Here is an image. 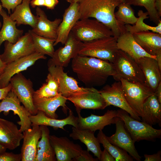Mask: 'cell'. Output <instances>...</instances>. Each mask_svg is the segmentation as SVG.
<instances>
[{
    "mask_svg": "<svg viewBox=\"0 0 161 161\" xmlns=\"http://www.w3.org/2000/svg\"><path fill=\"white\" fill-rule=\"evenodd\" d=\"M71 68L79 80L88 88L100 86L115 73L112 63L78 55L72 59Z\"/></svg>",
    "mask_w": 161,
    "mask_h": 161,
    "instance_id": "1",
    "label": "cell"
},
{
    "mask_svg": "<svg viewBox=\"0 0 161 161\" xmlns=\"http://www.w3.org/2000/svg\"><path fill=\"white\" fill-rule=\"evenodd\" d=\"M125 0H80V19L95 18L109 27L117 39L127 31L125 24L117 21L114 16L116 8Z\"/></svg>",
    "mask_w": 161,
    "mask_h": 161,
    "instance_id": "2",
    "label": "cell"
},
{
    "mask_svg": "<svg viewBox=\"0 0 161 161\" xmlns=\"http://www.w3.org/2000/svg\"><path fill=\"white\" fill-rule=\"evenodd\" d=\"M117 81L123 79L134 83H145L142 70L135 60L126 53L118 49L112 63Z\"/></svg>",
    "mask_w": 161,
    "mask_h": 161,
    "instance_id": "3",
    "label": "cell"
},
{
    "mask_svg": "<svg viewBox=\"0 0 161 161\" xmlns=\"http://www.w3.org/2000/svg\"><path fill=\"white\" fill-rule=\"evenodd\" d=\"M118 49L117 39L112 36L83 42L79 55L112 63Z\"/></svg>",
    "mask_w": 161,
    "mask_h": 161,
    "instance_id": "4",
    "label": "cell"
},
{
    "mask_svg": "<svg viewBox=\"0 0 161 161\" xmlns=\"http://www.w3.org/2000/svg\"><path fill=\"white\" fill-rule=\"evenodd\" d=\"M71 32L77 39L83 42L113 36L109 27L96 19L89 18L78 20Z\"/></svg>",
    "mask_w": 161,
    "mask_h": 161,
    "instance_id": "5",
    "label": "cell"
},
{
    "mask_svg": "<svg viewBox=\"0 0 161 161\" xmlns=\"http://www.w3.org/2000/svg\"><path fill=\"white\" fill-rule=\"evenodd\" d=\"M117 112V117L123 121L126 129L135 143L142 140L153 141L160 138L161 129H154L143 121L133 118L122 109Z\"/></svg>",
    "mask_w": 161,
    "mask_h": 161,
    "instance_id": "6",
    "label": "cell"
},
{
    "mask_svg": "<svg viewBox=\"0 0 161 161\" xmlns=\"http://www.w3.org/2000/svg\"><path fill=\"white\" fill-rule=\"evenodd\" d=\"M120 81L127 103L135 113L141 117L145 101L154 92L145 83L132 82L122 78Z\"/></svg>",
    "mask_w": 161,
    "mask_h": 161,
    "instance_id": "7",
    "label": "cell"
},
{
    "mask_svg": "<svg viewBox=\"0 0 161 161\" xmlns=\"http://www.w3.org/2000/svg\"><path fill=\"white\" fill-rule=\"evenodd\" d=\"M11 90L13 91L24 106L32 115L37 113L38 110L34 106L33 96L35 91L32 83L30 79L26 78L19 72L10 79Z\"/></svg>",
    "mask_w": 161,
    "mask_h": 161,
    "instance_id": "8",
    "label": "cell"
},
{
    "mask_svg": "<svg viewBox=\"0 0 161 161\" xmlns=\"http://www.w3.org/2000/svg\"><path fill=\"white\" fill-rule=\"evenodd\" d=\"M4 45V52L0 55V58L5 65L35 52L29 32L23 35L16 43L5 41Z\"/></svg>",
    "mask_w": 161,
    "mask_h": 161,
    "instance_id": "9",
    "label": "cell"
},
{
    "mask_svg": "<svg viewBox=\"0 0 161 161\" xmlns=\"http://www.w3.org/2000/svg\"><path fill=\"white\" fill-rule=\"evenodd\" d=\"M99 91L105 100L107 107L112 105L118 107L126 111L133 118L141 121L140 117L127 103L120 81L115 82L111 85H107Z\"/></svg>",
    "mask_w": 161,
    "mask_h": 161,
    "instance_id": "10",
    "label": "cell"
},
{
    "mask_svg": "<svg viewBox=\"0 0 161 161\" xmlns=\"http://www.w3.org/2000/svg\"><path fill=\"white\" fill-rule=\"evenodd\" d=\"M67 99L74 104L77 112H80L83 109H103L107 107L99 91L94 87H91L86 91L75 93Z\"/></svg>",
    "mask_w": 161,
    "mask_h": 161,
    "instance_id": "11",
    "label": "cell"
},
{
    "mask_svg": "<svg viewBox=\"0 0 161 161\" xmlns=\"http://www.w3.org/2000/svg\"><path fill=\"white\" fill-rule=\"evenodd\" d=\"M83 43L77 39L71 32L64 46L55 51L52 57L48 60V66L67 67L71 60L79 55Z\"/></svg>",
    "mask_w": 161,
    "mask_h": 161,
    "instance_id": "12",
    "label": "cell"
},
{
    "mask_svg": "<svg viewBox=\"0 0 161 161\" xmlns=\"http://www.w3.org/2000/svg\"><path fill=\"white\" fill-rule=\"evenodd\" d=\"M46 58L45 55L35 52L6 64L1 74L0 88L7 86L15 75L26 70L38 60Z\"/></svg>",
    "mask_w": 161,
    "mask_h": 161,
    "instance_id": "13",
    "label": "cell"
},
{
    "mask_svg": "<svg viewBox=\"0 0 161 161\" xmlns=\"http://www.w3.org/2000/svg\"><path fill=\"white\" fill-rule=\"evenodd\" d=\"M10 111L13 112L14 115H17L20 120L17 123L20 126L19 130L23 132L31 127L32 123L29 118L31 114L21 102L14 92L11 90L6 97L0 102V113L3 111L6 115Z\"/></svg>",
    "mask_w": 161,
    "mask_h": 161,
    "instance_id": "14",
    "label": "cell"
},
{
    "mask_svg": "<svg viewBox=\"0 0 161 161\" xmlns=\"http://www.w3.org/2000/svg\"><path fill=\"white\" fill-rule=\"evenodd\" d=\"M50 140L57 161H72L83 151L79 145L74 143L66 137L50 135Z\"/></svg>",
    "mask_w": 161,
    "mask_h": 161,
    "instance_id": "15",
    "label": "cell"
},
{
    "mask_svg": "<svg viewBox=\"0 0 161 161\" xmlns=\"http://www.w3.org/2000/svg\"><path fill=\"white\" fill-rule=\"evenodd\" d=\"M115 124V132L110 137L107 136L108 140L112 144L128 152L133 159L140 161L141 157L137 151L134 145L135 142L126 129L123 121L117 117Z\"/></svg>",
    "mask_w": 161,
    "mask_h": 161,
    "instance_id": "16",
    "label": "cell"
},
{
    "mask_svg": "<svg viewBox=\"0 0 161 161\" xmlns=\"http://www.w3.org/2000/svg\"><path fill=\"white\" fill-rule=\"evenodd\" d=\"M49 73L57 80L59 92L66 99L75 93L86 91L90 88L80 87L76 80L68 76L64 70V67L54 66H48Z\"/></svg>",
    "mask_w": 161,
    "mask_h": 161,
    "instance_id": "17",
    "label": "cell"
},
{
    "mask_svg": "<svg viewBox=\"0 0 161 161\" xmlns=\"http://www.w3.org/2000/svg\"><path fill=\"white\" fill-rule=\"evenodd\" d=\"M78 127L81 129H89L95 132L97 130H102L106 126L115 124L117 112L115 110H108L102 116L91 114V115L83 118L80 112H77Z\"/></svg>",
    "mask_w": 161,
    "mask_h": 161,
    "instance_id": "18",
    "label": "cell"
},
{
    "mask_svg": "<svg viewBox=\"0 0 161 161\" xmlns=\"http://www.w3.org/2000/svg\"><path fill=\"white\" fill-rule=\"evenodd\" d=\"M80 19L78 2L70 4L69 7L65 10L63 19L58 27L57 38L54 44V46L59 43L64 45L72 28Z\"/></svg>",
    "mask_w": 161,
    "mask_h": 161,
    "instance_id": "19",
    "label": "cell"
},
{
    "mask_svg": "<svg viewBox=\"0 0 161 161\" xmlns=\"http://www.w3.org/2000/svg\"><path fill=\"white\" fill-rule=\"evenodd\" d=\"M23 143L21 149V161H35L38 143L41 137L40 126L32 123L31 127L23 132Z\"/></svg>",
    "mask_w": 161,
    "mask_h": 161,
    "instance_id": "20",
    "label": "cell"
},
{
    "mask_svg": "<svg viewBox=\"0 0 161 161\" xmlns=\"http://www.w3.org/2000/svg\"><path fill=\"white\" fill-rule=\"evenodd\" d=\"M13 122L0 117V145L13 150L18 147L23 134Z\"/></svg>",
    "mask_w": 161,
    "mask_h": 161,
    "instance_id": "21",
    "label": "cell"
},
{
    "mask_svg": "<svg viewBox=\"0 0 161 161\" xmlns=\"http://www.w3.org/2000/svg\"><path fill=\"white\" fill-rule=\"evenodd\" d=\"M36 13L37 22L31 30L39 36L56 40L58 27L62 19L56 18L53 21L49 20L44 11L39 7H36Z\"/></svg>",
    "mask_w": 161,
    "mask_h": 161,
    "instance_id": "22",
    "label": "cell"
},
{
    "mask_svg": "<svg viewBox=\"0 0 161 161\" xmlns=\"http://www.w3.org/2000/svg\"><path fill=\"white\" fill-rule=\"evenodd\" d=\"M142 70L145 78V83L155 92L161 82V70L156 59L145 57L135 60Z\"/></svg>",
    "mask_w": 161,
    "mask_h": 161,
    "instance_id": "23",
    "label": "cell"
},
{
    "mask_svg": "<svg viewBox=\"0 0 161 161\" xmlns=\"http://www.w3.org/2000/svg\"><path fill=\"white\" fill-rule=\"evenodd\" d=\"M67 100L61 93L49 98L33 96L34 104L37 110L43 112L49 117L55 119L58 118L55 112L59 107H62L64 111L67 112L69 109L66 105Z\"/></svg>",
    "mask_w": 161,
    "mask_h": 161,
    "instance_id": "24",
    "label": "cell"
},
{
    "mask_svg": "<svg viewBox=\"0 0 161 161\" xmlns=\"http://www.w3.org/2000/svg\"><path fill=\"white\" fill-rule=\"evenodd\" d=\"M69 115L62 119L51 118L47 116L43 112L38 110L35 115H31L29 118L32 123L38 126H49L54 129L60 128L65 130L64 126L67 125H71L77 128V117L74 114L72 111L69 108Z\"/></svg>",
    "mask_w": 161,
    "mask_h": 161,
    "instance_id": "25",
    "label": "cell"
},
{
    "mask_svg": "<svg viewBox=\"0 0 161 161\" xmlns=\"http://www.w3.org/2000/svg\"><path fill=\"white\" fill-rule=\"evenodd\" d=\"M132 34L136 42L148 54L156 56L161 52V34L148 30Z\"/></svg>",
    "mask_w": 161,
    "mask_h": 161,
    "instance_id": "26",
    "label": "cell"
},
{
    "mask_svg": "<svg viewBox=\"0 0 161 161\" xmlns=\"http://www.w3.org/2000/svg\"><path fill=\"white\" fill-rule=\"evenodd\" d=\"M117 46L118 49L127 53L135 60L141 58L148 57L154 58L156 57L146 52L136 42L133 34L126 32L117 39Z\"/></svg>",
    "mask_w": 161,
    "mask_h": 161,
    "instance_id": "27",
    "label": "cell"
},
{
    "mask_svg": "<svg viewBox=\"0 0 161 161\" xmlns=\"http://www.w3.org/2000/svg\"><path fill=\"white\" fill-rule=\"evenodd\" d=\"M141 121L152 126H161V104L155 93L148 97L143 105Z\"/></svg>",
    "mask_w": 161,
    "mask_h": 161,
    "instance_id": "28",
    "label": "cell"
},
{
    "mask_svg": "<svg viewBox=\"0 0 161 161\" xmlns=\"http://www.w3.org/2000/svg\"><path fill=\"white\" fill-rule=\"evenodd\" d=\"M95 132L89 129H79L73 126L69 137L84 143L87 148V151L92 152L100 161L102 151L100 143L94 135Z\"/></svg>",
    "mask_w": 161,
    "mask_h": 161,
    "instance_id": "29",
    "label": "cell"
},
{
    "mask_svg": "<svg viewBox=\"0 0 161 161\" xmlns=\"http://www.w3.org/2000/svg\"><path fill=\"white\" fill-rule=\"evenodd\" d=\"M0 14L3 19V24L0 31V47L2 43L7 41L12 44L16 43L23 35V30L18 29L17 23L12 20L3 9Z\"/></svg>",
    "mask_w": 161,
    "mask_h": 161,
    "instance_id": "30",
    "label": "cell"
},
{
    "mask_svg": "<svg viewBox=\"0 0 161 161\" xmlns=\"http://www.w3.org/2000/svg\"><path fill=\"white\" fill-rule=\"evenodd\" d=\"M42 132L37 146L35 161H57L54 150L50 140V131L47 126H40Z\"/></svg>",
    "mask_w": 161,
    "mask_h": 161,
    "instance_id": "31",
    "label": "cell"
},
{
    "mask_svg": "<svg viewBox=\"0 0 161 161\" xmlns=\"http://www.w3.org/2000/svg\"><path fill=\"white\" fill-rule=\"evenodd\" d=\"M30 1L23 0L21 3L16 7L9 16L12 20L16 22L17 26L21 24L29 25L32 29L35 27L37 16L31 12L30 6Z\"/></svg>",
    "mask_w": 161,
    "mask_h": 161,
    "instance_id": "32",
    "label": "cell"
},
{
    "mask_svg": "<svg viewBox=\"0 0 161 161\" xmlns=\"http://www.w3.org/2000/svg\"><path fill=\"white\" fill-rule=\"evenodd\" d=\"M100 143L114 158L115 161H133V158L127 152L118 147L112 144L102 130H99L97 137Z\"/></svg>",
    "mask_w": 161,
    "mask_h": 161,
    "instance_id": "33",
    "label": "cell"
},
{
    "mask_svg": "<svg viewBox=\"0 0 161 161\" xmlns=\"http://www.w3.org/2000/svg\"><path fill=\"white\" fill-rule=\"evenodd\" d=\"M28 32L31 34L35 52L52 57L55 51L54 44L55 40L38 35L31 30H29Z\"/></svg>",
    "mask_w": 161,
    "mask_h": 161,
    "instance_id": "34",
    "label": "cell"
},
{
    "mask_svg": "<svg viewBox=\"0 0 161 161\" xmlns=\"http://www.w3.org/2000/svg\"><path fill=\"white\" fill-rule=\"evenodd\" d=\"M138 17L134 24L132 26L129 24L125 25L127 32L131 34L141 31H151L161 34V21L155 27L148 25L144 22V20L149 18L147 12H144L142 10H139L138 12Z\"/></svg>",
    "mask_w": 161,
    "mask_h": 161,
    "instance_id": "35",
    "label": "cell"
},
{
    "mask_svg": "<svg viewBox=\"0 0 161 161\" xmlns=\"http://www.w3.org/2000/svg\"><path fill=\"white\" fill-rule=\"evenodd\" d=\"M124 1H122L117 6V11L114 13V16L118 21L124 24L134 25L137 20L134 11L131 7Z\"/></svg>",
    "mask_w": 161,
    "mask_h": 161,
    "instance_id": "36",
    "label": "cell"
},
{
    "mask_svg": "<svg viewBox=\"0 0 161 161\" xmlns=\"http://www.w3.org/2000/svg\"><path fill=\"white\" fill-rule=\"evenodd\" d=\"M156 0H125L126 3L131 5L143 7L148 13L150 21L157 25L160 21L159 15L155 7Z\"/></svg>",
    "mask_w": 161,
    "mask_h": 161,
    "instance_id": "37",
    "label": "cell"
},
{
    "mask_svg": "<svg viewBox=\"0 0 161 161\" xmlns=\"http://www.w3.org/2000/svg\"><path fill=\"white\" fill-rule=\"evenodd\" d=\"M59 92L51 89L46 82L39 89L35 91L33 96L39 97L49 98L55 97Z\"/></svg>",
    "mask_w": 161,
    "mask_h": 161,
    "instance_id": "38",
    "label": "cell"
},
{
    "mask_svg": "<svg viewBox=\"0 0 161 161\" xmlns=\"http://www.w3.org/2000/svg\"><path fill=\"white\" fill-rule=\"evenodd\" d=\"M21 160V153L16 154L5 151L0 154V161H20Z\"/></svg>",
    "mask_w": 161,
    "mask_h": 161,
    "instance_id": "39",
    "label": "cell"
},
{
    "mask_svg": "<svg viewBox=\"0 0 161 161\" xmlns=\"http://www.w3.org/2000/svg\"><path fill=\"white\" fill-rule=\"evenodd\" d=\"M23 0H0L3 7L7 9L8 14H11V10L14 11L18 5L21 3Z\"/></svg>",
    "mask_w": 161,
    "mask_h": 161,
    "instance_id": "40",
    "label": "cell"
},
{
    "mask_svg": "<svg viewBox=\"0 0 161 161\" xmlns=\"http://www.w3.org/2000/svg\"><path fill=\"white\" fill-rule=\"evenodd\" d=\"M97 158H94L87 150H83L82 152L79 155L75 158L72 161H97Z\"/></svg>",
    "mask_w": 161,
    "mask_h": 161,
    "instance_id": "41",
    "label": "cell"
},
{
    "mask_svg": "<svg viewBox=\"0 0 161 161\" xmlns=\"http://www.w3.org/2000/svg\"><path fill=\"white\" fill-rule=\"evenodd\" d=\"M46 82L52 90L59 92V84L57 80L49 73L47 76Z\"/></svg>",
    "mask_w": 161,
    "mask_h": 161,
    "instance_id": "42",
    "label": "cell"
},
{
    "mask_svg": "<svg viewBox=\"0 0 161 161\" xmlns=\"http://www.w3.org/2000/svg\"><path fill=\"white\" fill-rule=\"evenodd\" d=\"M144 161H161V151H158L156 153L152 155L145 154Z\"/></svg>",
    "mask_w": 161,
    "mask_h": 161,
    "instance_id": "43",
    "label": "cell"
},
{
    "mask_svg": "<svg viewBox=\"0 0 161 161\" xmlns=\"http://www.w3.org/2000/svg\"><path fill=\"white\" fill-rule=\"evenodd\" d=\"M100 161H115V160L107 150L104 148L101 152Z\"/></svg>",
    "mask_w": 161,
    "mask_h": 161,
    "instance_id": "44",
    "label": "cell"
},
{
    "mask_svg": "<svg viewBox=\"0 0 161 161\" xmlns=\"http://www.w3.org/2000/svg\"><path fill=\"white\" fill-rule=\"evenodd\" d=\"M11 89V85L10 83L8 85L3 88H0V100L5 98Z\"/></svg>",
    "mask_w": 161,
    "mask_h": 161,
    "instance_id": "45",
    "label": "cell"
},
{
    "mask_svg": "<svg viewBox=\"0 0 161 161\" xmlns=\"http://www.w3.org/2000/svg\"><path fill=\"white\" fill-rule=\"evenodd\" d=\"M59 3L58 0H45L44 6L47 9L53 10Z\"/></svg>",
    "mask_w": 161,
    "mask_h": 161,
    "instance_id": "46",
    "label": "cell"
},
{
    "mask_svg": "<svg viewBox=\"0 0 161 161\" xmlns=\"http://www.w3.org/2000/svg\"><path fill=\"white\" fill-rule=\"evenodd\" d=\"M45 0H31L30 5L32 7L34 8L36 7L44 6Z\"/></svg>",
    "mask_w": 161,
    "mask_h": 161,
    "instance_id": "47",
    "label": "cell"
},
{
    "mask_svg": "<svg viewBox=\"0 0 161 161\" xmlns=\"http://www.w3.org/2000/svg\"><path fill=\"white\" fill-rule=\"evenodd\" d=\"M154 93L159 103L161 104V82L158 84Z\"/></svg>",
    "mask_w": 161,
    "mask_h": 161,
    "instance_id": "48",
    "label": "cell"
},
{
    "mask_svg": "<svg viewBox=\"0 0 161 161\" xmlns=\"http://www.w3.org/2000/svg\"><path fill=\"white\" fill-rule=\"evenodd\" d=\"M155 7L160 16H161V0H156Z\"/></svg>",
    "mask_w": 161,
    "mask_h": 161,
    "instance_id": "49",
    "label": "cell"
},
{
    "mask_svg": "<svg viewBox=\"0 0 161 161\" xmlns=\"http://www.w3.org/2000/svg\"><path fill=\"white\" fill-rule=\"evenodd\" d=\"M156 60L159 67L161 70V52L157 54L156 55Z\"/></svg>",
    "mask_w": 161,
    "mask_h": 161,
    "instance_id": "50",
    "label": "cell"
},
{
    "mask_svg": "<svg viewBox=\"0 0 161 161\" xmlns=\"http://www.w3.org/2000/svg\"><path fill=\"white\" fill-rule=\"evenodd\" d=\"M5 66V65L2 62L0 58V69L1 70V73L3 71Z\"/></svg>",
    "mask_w": 161,
    "mask_h": 161,
    "instance_id": "51",
    "label": "cell"
},
{
    "mask_svg": "<svg viewBox=\"0 0 161 161\" xmlns=\"http://www.w3.org/2000/svg\"><path fill=\"white\" fill-rule=\"evenodd\" d=\"M7 149L0 145V154L6 151Z\"/></svg>",
    "mask_w": 161,
    "mask_h": 161,
    "instance_id": "52",
    "label": "cell"
},
{
    "mask_svg": "<svg viewBox=\"0 0 161 161\" xmlns=\"http://www.w3.org/2000/svg\"><path fill=\"white\" fill-rule=\"evenodd\" d=\"M79 0H66V1L71 4L75 2H78Z\"/></svg>",
    "mask_w": 161,
    "mask_h": 161,
    "instance_id": "53",
    "label": "cell"
},
{
    "mask_svg": "<svg viewBox=\"0 0 161 161\" xmlns=\"http://www.w3.org/2000/svg\"><path fill=\"white\" fill-rule=\"evenodd\" d=\"M2 5L0 3V11L2 9Z\"/></svg>",
    "mask_w": 161,
    "mask_h": 161,
    "instance_id": "54",
    "label": "cell"
},
{
    "mask_svg": "<svg viewBox=\"0 0 161 161\" xmlns=\"http://www.w3.org/2000/svg\"><path fill=\"white\" fill-rule=\"evenodd\" d=\"M1 23L0 22V28L1 27Z\"/></svg>",
    "mask_w": 161,
    "mask_h": 161,
    "instance_id": "55",
    "label": "cell"
},
{
    "mask_svg": "<svg viewBox=\"0 0 161 161\" xmlns=\"http://www.w3.org/2000/svg\"><path fill=\"white\" fill-rule=\"evenodd\" d=\"M1 74V70L0 69V77Z\"/></svg>",
    "mask_w": 161,
    "mask_h": 161,
    "instance_id": "56",
    "label": "cell"
}]
</instances>
